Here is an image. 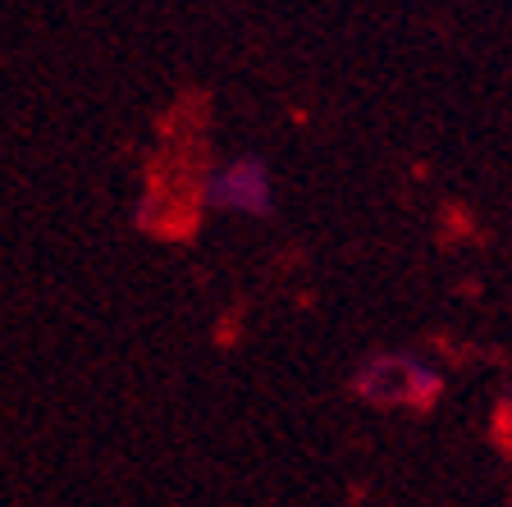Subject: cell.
<instances>
[{
    "label": "cell",
    "instance_id": "1",
    "mask_svg": "<svg viewBox=\"0 0 512 507\" xmlns=\"http://www.w3.org/2000/svg\"><path fill=\"white\" fill-rule=\"evenodd\" d=\"M352 393L375 412H426L444 393V370L421 352H375L357 366Z\"/></svg>",
    "mask_w": 512,
    "mask_h": 507
},
{
    "label": "cell",
    "instance_id": "2",
    "mask_svg": "<svg viewBox=\"0 0 512 507\" xmlns=\"http://www.w3.org/2000/svg\"><path fill=\"white\" fill-rule=\"evenodd\" d=\"M202 201L229 220H261L275 206V174L261 156H224L202 174Z\"/></svg>",
    "mask_w": 512,
    "mask_h": 507
}]
</instances>
